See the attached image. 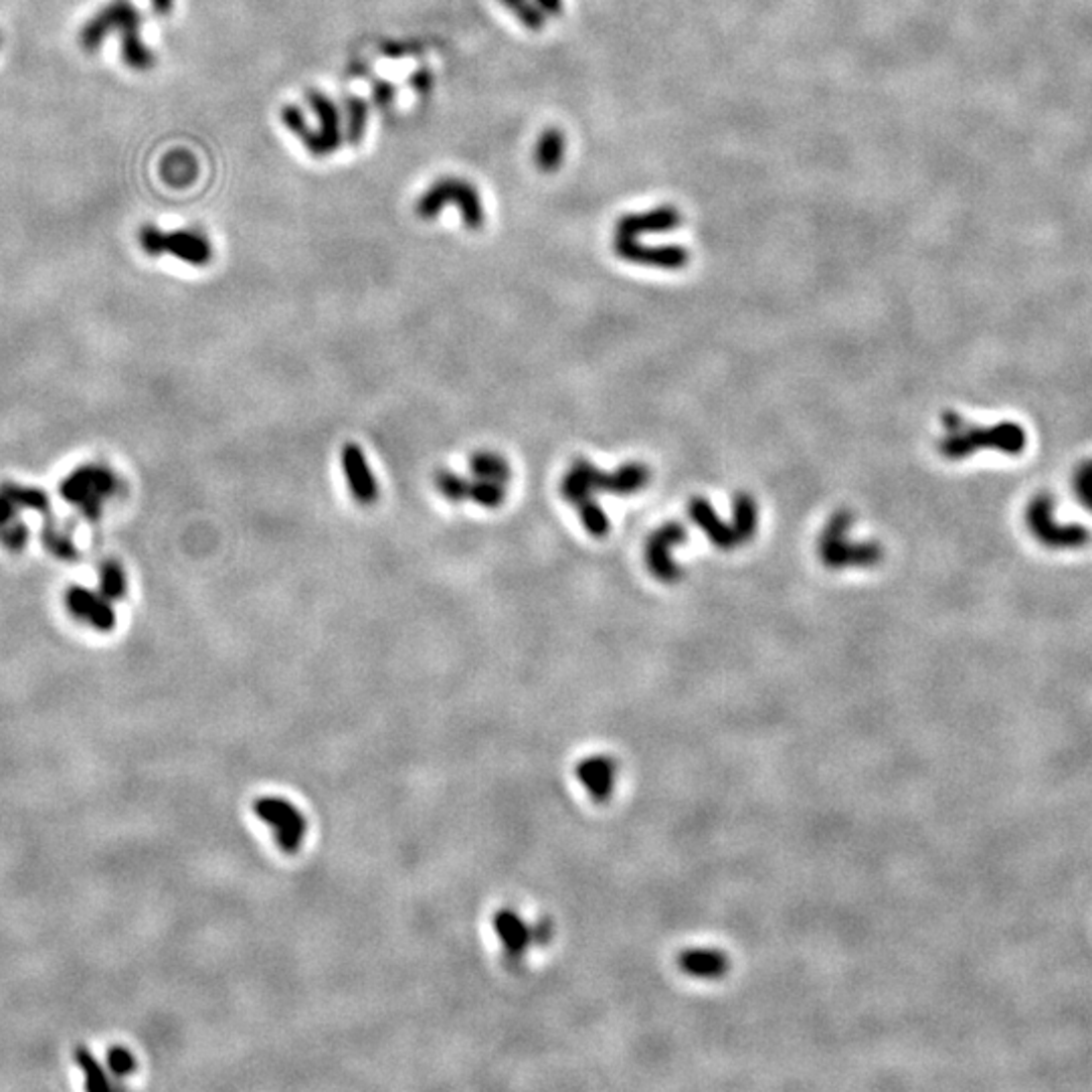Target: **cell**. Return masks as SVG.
Wrapping results in <instances>:
<instances>
[{
  "label": "cell",
  "instance_id": "cell-34",
  "mask_svg": "<svg viewBox=\"0 0 1092 1092\" xmlns=\"http://www.w3.org/2000/svg\"><path fill=\"white\" fill-rule=\"evenodd\" d=\"M19 506L9 498L5 496L3 492H0V526H5L13 520H17V514H19Z\"/></svg>",
  "mask_w": 1092,
  "mask_h": 1092
},
{
  "label": "cell",
  "instance_id": "cell-22",
  "mask_svg": "<svg viewBox=\"0 0 1092 1092\" xmlns=\"http://www.w3.org/2000/svg\"><path fill=\"white\" fill-rule=\"evenodd\" d=\"M470 470H472L474 478H478V480L508 484L510 478H512V470H510L508 462L502 456L492 454V452L474 454L472 460H470Z\"/></svg>",
  "mask_w": 1092,
  "mask_h": 1092
},
{
  "label": "cell",
  "instance_id": "cell-25",
  "mask_svg": "<svg viewBox=\"0 0 1092 1092\" xmlns=\"http://www.w3.org/2000/svg\"><path fill=\"white\" fill-rule=\"evenodd\" d=\"M0 492H3L5 496H9L19 508H29V510H37L41 514H49L51 510V502L47 498V494L39 488H27V486H19V484H3L0 486Z\"/></svg>",
  "mask_w": 1092,
  "mask_h": 1092
},
{
  "label": "cell",
  "instance_id": "cell-11",
  "mask_svg": "<svg viewBox=\"0 0 1092 1092\" xmlns=\"http://www.w3.org/2000/svg\"><path fill=\"white\" fill-rule=\"evenodd\" d=\"M613 253L635 265L670 271L682 269L690 261V253L682 245H645L631 237H613Z\"/></svg>",
  "mask_w": 1092,
  "mask_h": 1092
},
{
  "label": "cell",
  "instance_id": "cell-9",
  "mask_svg": "<svg viewBox=\"0 0 1092 1092\" xmlns=\"http://www.w3.org/2000/svg\"><path fill=\"white\" fill-rule=\"evenodd\" d=\"M253 814L273 834V840L283 852H297L308 834L304 812L281 796H263L253 802Z\"/></svg>",
  "mask_w": 1092,
  "mask_h": 1092
},
{
  "label": "cell",
  "instance_id": "cell-15",
  "mask_svg": "<svg viewBox=\"0 0 1092 1092\" xmlns=\"http://www.w3.org/2000/svg\"><path fill=\"white\" fill-rule=\"evenodd\" d=\"M66 603L76 619L88 621L98 631H112L116 627V611L102 593L76 585L68 591Z\"/></svg>",
  "mask_w": 1092,
  "mask_h": 1092
},
{
  "label": "cell",
  "instance_id": "cell-32",
  "mask_svg": "<svg viewBox=\"0 0 1092 1092\" xmlns=\"http://www.w3.org/2000/svg\"><path fill=\"white\" fill-rule=\"evenodd\" d=\"M684 965L696 975H716L722 967V963L716 959V953H692L688 959H684Z\"/></svg>",
  "mask_w": 1092,
  "mask_h": 1092
},
{
  "label": "cell",
  "instance_id": "cell-26",
  "mask_svg": "<svg viewBox=\"0 0 1092 1092\" xmlns=\"http://www.w3.org/2000/svg\"><path fill=\"white\" fill-rule=\"evenodd\" d=\"M468 500L484 508H498L506 500V484L490 480H470Z\"/></svg>",
  "mask_w": 1092,
  "mask_h": 1092
},
{
  "label": "cell",
  "instance_id": "cell-28",
  "mask_svg": "<svg viewBox=\"0 0 1092 1092\" xmlns=\"http://www.w3.org/2000/svg\"><path fill=\"white\" fill-rule=\"evenodd\" d=\"M43 544L45 549L64 561H74L78 557V551L66 530H59L57 524L49 518L43 528Z\"/></svg>",
  "mask_w": 1092,
  "mask_h": 1092
},
{
  "label": "cell",
  "instance_id": "cell-5",
  "mask_svg": "<svg viewBox=\"0 0 1092 1092\" xmlns=\"http://www.w3.org/2000/svg\"><path fill=\"white\" fill-rule=\"evenodd\" d=\"M446 209H458L466 229L478 231L486 223V207L478 187L464 176L436 178L415 199V215L421 221H436Z\"/></svg>",
  "mask_w": 1092,
  "mask_h": 1092
},
{
  "label": "cell",
  "instance_id": "cell-23",
  "mask_svg": "<svg viewBox=\"0 0 1092 1092\" xmlns=\"http://www.w3.org/2000/svg\"><path fill=\"white\" fill-rule=\"evenodd\" d=\"M74 1060L78 1068L84 1072L88 1090H106L114 1086V1080L110 1078L106 1068L96 1060V1056L86 1046H78L74 1050Z\"/></svg>",
  "mask_w": 1092,
  "mask_h": 1092
},
{
  "label": "cell",
  "instance_id": "cell-24",
  "mask_svg": "<svg viewBox=\"0 0 1092 1092\" xmlns=\"http://www.w3.org/2000/svg\"><path fill=\"white\" fill-rule=\"evenodd\" d=\"M498 5L526 31L540 33L547 25V15L534 5V0H498Z\"/></svg>",
  "mask_w": 1092,
  "mask_h": 1092
},
{
  "label": "cell",
  "instance_id": "cell-29",
  "mask_svg": "<svg viewBox=\"0 0 1092 1092\" xmlns=\"http://www.w3.org/2000/svg\"><path fill=\"white\" fill-rule=\"evenodd\" d=\"M436 488L442 492V496L450 502H464L468 500V488H470V480L450 472V470H440L436 474Z\"/></svg>",
  "mask_w": 1092,
  "mask_h": 1092
},
{
  "label": "cell",
  "instance_id": "cell-8",
  "mask_svg": "<svg viewBox=\"0 0 1092 1092\" xmlns=\"http://www.w3.org/2000/svg\"><path fill=\"white\" fill-rule=\"evenodd\" d=\"M138 239L142 249L154 257L168 253L191 265H207L213 259L211 241L195 229L162 231L154 225H146L140 229Z\"/></svg>",
  "mask_w": 1092,
  "mask_h": 1092
},
{
  "label": "cell",
  "instance_id": "cell-20",
  "mask_svg": "<svg viewBox=\"0 0 1092 1092\" xmlns=\"http://www.w3.org/2000/svg\"><path fill=\"white\" fill-rule=\"evenodd\" d=\"M160 174L162 178L172 185L174 189H185L189 187L197 174H199V164L195 160V156L187 150H176V152H170L162 164H160Z\"/></svg>",
  "mask_w": 1092,
  "mask_h": 1092
},
{
  "label": "cell",
  "instance_id": "cell-21",
  "mask_svg": "<svg viewBox=\"0 0 1092 1092\" xmlns=\"http://www.w3.org/2000/svg\"><path fill=\"white\" fill-rule=\"evenodd\" d=\"M344 112V128H346V144H360L369 126V106L362 98L348 96L342 102Z\"/></svg>",
  "mask_w": 1092,
  "mask_h": 1092
},
{
  "label": "cell",
  "instance_id": "cell-19",
  "mask_svg": "<svg viewBox=\"0 0 1092 1092\" xmlns=\"http://www.w3.org/2000/svg\"><path fill=\"white\" fill-rule=\"evenodd\" d=\"M579 781L585 785V790L595 798H605L613 790L615 779V767L605 757H591L577 767Z\"/></svg>",
  "mask_w": 1092,
  "mask_h": 1092
},
{
  "label": "cell",
  "instance_id": "cell-16",
  "mask_svg": "<svg viewBox=\"0 0 1092 1092\" xmlns=\"http://www.w3.org/2000/svg\"><path fill=\"white\" fill-rule=\"evenodd\" d=\"M684 223L682 213L676 207H655L643 213H627L615 223V237L639 239L649 233H668Z\"/></svg>",
  "mask_w": 1092,
  "mask_h": 1092
},
{
  "label": "cell",
  "instance_id": "cell-1",
  "mask_svg": "<svg viewBox=\"0 0 1092 1092\" xmlns=\"http://www.w3.org/2000/svg\"><path fill=\"white\" fill-rule=\"evenodd\" d=\"M279 122L312 158H330L346 144L342 104L316 88L301 102L285 104Z\"/></svg>",
  "mask_w": 1092,
  "mask_h": 1092
},
{
  "label": "cell",
  "instance_id": "cell-2",
  "mask_svg": "<svg viewBox=\"0 0 1092 1092\" xmlns=\"http://www.w3.org/2000/svg\"><path fill=\"white\" fill-rule=\"evenodd\" d=\"M649 468L639 462L625 464L617 472L607 474L593 466L589 460L577 458L561 482V496L575 508H581L585 504L597 502L593 492L633 496L649 484Z\"/></svg>",
  "mask_w": 1092,
  "mask_h": 1092
},
{
  "label": "cell",
  "instance_id": "cell-17",
  "mask_svg": "<svg viewBox=\"0 0 1092 1092\" xmlns=\"http://www.w3.org/2000/svg\"><path fill=\"white\" fill-rule=\"evenodd\" d=\"M494 933L504 951L514 959H520L538 937V931L510 908H502L496 913Z\"/></svg>",
  "mask_w": 1092,
  "mask_h": 1092
},
{
  "label": "cell",
  "instance_id": "cell-12",
  "mask_svg": "<svg viewBox=\"0 0 1092 1092\" xmlns=\"http://www.w3.org/2000/svg\"><path fill=\"white\" fill-rule=\"evenodd\" d=\"M688 532L678 522H668L657 528L645 542V565L649 573L661 583H676L682 577V567L672 561V549L684 544Z\"/></svg>",
  "mask_w": 1092,
  "mask_h": 1092
},
{
  "label": "cell",
  "instance_id": "cell-3",
  "mask_svg": "<svg viewBox=\"0 0 1092 1092\" xmlns=\"http://www.w3.org/2000/svg\"><path fill=\"white\" fill-rule=\"evenodd\" d=\"M140 29L142 21L138 11L130 3H126V0H116V3L104 7L84 27V31L80 33V41L86 49L94 51L104 43L110 33H120L124 62L134 70H148L154 64V53L148 49L146 43H142Z\"/></svg>",
  "mask_w": 1092,
  "mask_h": 1092
},
{
  "label": "cell",
  "instance_id": "cell-13",
  "mask_svg": "<svg viewBox=\"0 0 1092 1092\" xmlns=\"http://www.w3.org/2000/svg\"><path fill=\"white\" fill-rule=\"evenodd\" d=\"M688 514L702 528L708 540L720 551H733L751 540L735 520L733 524H724L706 498H694L688 506Z\"/></svg>",
  "mask_w": 1092,
  "mask_h": 1092
},
{
  "label": "cell",
  "instance_id": "cell-31",
  "mask_svg": "<svg viewBox=\"0 0 1092 1092\" xmlns=\"http://www.w3.org/2000/svg\"><path fill=\"white\" fill-rule=\"evenodd\" d=\"M27 540H29V530H27V526L23 522L13 520V522H9L5 526H0V542H3L7 549L21 551V549H25Z\"/></svg>",
  "mask_w": 1092,
  "mask_h": 1092
},
{
  "label": "cell",
  "instance_id": "cell-36",
  "mask_svg": "<svg viewBox=\"0 0 1092 1092\" xmlns=\"http://www.w3.org/2000/svg\"><path fill=\"white\" fill-rule=\"evenodd\" d=\"M150 3H152V9H154L158 15H166V13H170V9H172V5H174V0H150Z\"/></svg>",
  "mask_w": 1092,
  "mask_h": 1092
},
{
  "label": "cell",
  "instance_id": "cell-30",
  "mask_svg": "<svg viewBox=\"0 0 1092 1092\" xmlns=\"http://www.w3.org/2000/svg\"><path fill=\"white\" fill-rule=\"evenodd\" d=\"M106 1060H108L110 1072H112L116 1078H128V1076L134 1074L136 1068H138V1060H136L134 1052L128 1050V1048H124V1046H114V1048H110L108 1054H106Z\"/></svg>",
  "mask_w": 1092,
  "mask_h": 1092
},
{
  "label": "cell",
  "instance_id": "cell-14",
  "mask_svg": "<svg viewBox=\"0 0 1092 1092\" xmlns=\"http://www.w3.org/2000/svg\"><path fill=\"white\" fill-rule=\"evenodd\" d=\"M342 468L346 474V482L350 488L352 498L362 504L371 506L379 500V484L373 476L367 456L356 444H346L342 450Z\"/></svg>",
  "mask_w": 1092,
  "mask_h": 1092
},
{
  "label": "cell",
  "instance_id": "cell-35",
  "mask_svg": "<svg viewBox=\"0 0 1092 1092\" xmlns=\"http://www.w3.org/2000/svg\"><path fill=\"white\" fill-rule=\"evenodd\" d=\"M534 5L547 15V19L551 17H559L565 9V0H534Z\"/></svg>",
  "mask_w": 1092,
  "mask_h": 1092
},
{
  "label": "cell",
  "instance_id": "cell-18",
  "mask_svg": "<svg viewBox=\"0 0 1092 1092\" xmlns=\"http://www.w3.org/2000/svg\"><path fill=\"white\" fill-rule=\"evenodd\" d=\"M565 154L567 136L561 128L555 126L544 128L532 146V162L542 174H555L563 166Z\"/></svg>",
  "mask_w": 1092,
  "mask_h": 1092
},
{
  "label": "cell",
  "instance_id": "cell-27",
  "mask_svg": "<svg viewBox=\"0 0 1092 1092\" xmlns=\"http://www.w3.org/2000/svg\"><path fill=\"white\" fill-rule=\"evenodd\" d=\"M100 593L110 599H122L126 593V575L116 561H106L100 567Z\"/></svg>",
  "mask_w": 1092,
  "mask_h": 1092
},
{
  "label": "cell",
  "instance_id": "cell-4",
  "mask_svg": "<svg viewBox=\"0 0 1092 1092\" xmlns=\"http://www.w3.org/2000/svg\"><path fill=\"white\" fill-rule=\"evenodd\" d=\"M943 423H945L947 436L941 440L939 452L947 460H963L981 450H993L1007 456H1017L1025 448V432L1017 423L969 428L953 411H947L943 415Z\"/></svg>",
  "mask_w": 1092,
  "mask_h": 1092
},
{
  "label": "cell",
  "instance_id": "cell-10",
  "mask_svg": "<svg viewBox=\"0 0 1092 1092\" xmlns=\"http://www.w3.org/2000/svg\"><path fill=\"white\" fill-rule=\"evenodd\" d=\"M1032 534L1052 549H1078L1090 540V532L1080 524H1058L1054 520V502L1048 494L1032 500L1027 508Z\"/></svg>",
  "mask_w": 1092,
  "mask_h": 1092
},
{
  "label": "cell",
  "instance_id": "cell-6",
  "mask_svg": "<svg viewBox=\"0 0 1092 1092\" xmlns=\"http://www.w3.org/2000/svg\"><path fill=\"white\" fill-rule=\"evenodd\" d=\"M854 522L852 512L840 510L826 524L820 536V559L830 569H848V567H874L882 561L884 551L878 542H860L850 544L848 532Z\"/></svg>",
  "mask_w": 1092,
  "mask_h": 1092
},
{
  "label": "cell",
  "instance_id": "cell-7",
  "mask_svg": "<svg viewBox=\"0 0 1092 1092\" xmlns=\"http://www.w3.org/2000/svg\"><path fill=\"white\" fill-rule=\"evenodd\" d=\"M118 492V478L108 468L84 466L72 472L59 486V494L70 504L78 506L90 520L102 516V506Z\"/></svg>",
  "mask_w": 1092,
  "mask_h": 1092
},
{
  "label": "cell",
  "instance_id": "cell-33",
  "mask_svg": "<svg viewBox=\"0 0 1092 1092\" xmlns=\"http://www.w3.org/2000/svg\"><path fill=\"white\" fill-rule=\"evenodd\" d=\"M1076 496L1092 512V462L1084 464L1076 474Z\"/></svg>",
  "mask_w": 1092,
  "mask_h": 1092
}]
</instances>
